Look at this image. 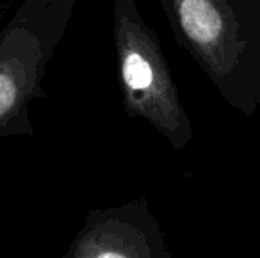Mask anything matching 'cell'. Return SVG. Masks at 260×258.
<instances>
[{"label":"cell","mask_w":260,"mask_h":258,"mask_svg":"<svg viewBox=\"0 0 260 258\" xmlns=\"http://www.w3.org/2000/svg\"><path fill=\"white\" fill-rule=\"evenodd\" d=\"M177 43L222 99L260 111V0H158Z\"/></svg>","instance_id":"1"},{"label":"cell","mask_w":260,"mask_h":258,"mask_svg":"<svg viewBox=\"0 0 260 258\" xmlns=\"http://www.w3.org/2000/svg\"><path fill=\"white\" fill-rule=\"evenodd\" d=\"M113 38L125 114L143 119L175 151H183L193 138L192 122L160 38L143 20L136 0H114Z\"/></svg>","instance_id":"2"},{"label":"cell","mask_w":260,"mask_h":258,"mask_svg":"<svg viewBox=\"0 0 260 258\" xmlns=\"http://www.w3.org/2000/svg\"><path fill=\"white\" fill-rule=\"evenodd\" d=\"M78 0H23L0 27V138L34 137L29 106L46 99L43 79Z\"/></svg>","instance_id":"3"},{"label":"cell","mask_w":260,"mask_h":258,"mask_svg":"<svg viewBox=\"0 0 260 258\" xmlns=\"http://www.w3.org/2000/svg\"><path fill=\"white\" fill-rule=\"evenodd\" d=\"M61 258H171L165 234L140 198L93 210Z\"/></svg>","instance_id":"4"}]
</instances>
